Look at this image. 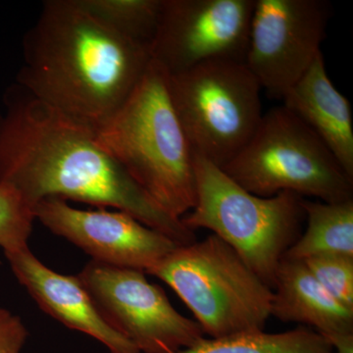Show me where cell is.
I'll use <instances>...</instances> for the list:
<instances>
[{"mask_svg": "<svg viewBox=\"0 0 353 353\" xmlns=\"http://www.w3.org/2000/svg\"><path fill=\"white\" fill-rule=\"evenodd\" d=\"M34 217L57 236L92 256V261L148 273L179 246L166 234L123 211L82 210L66 201L46 199Z\"/></svg>", "mask_w": 353, "mask_h": 353, "instance_id": "obj_11", "label": "cell"}, {"mask_svg": "<svg viewBox=\"0 0 353 353\" xmlns=\"http://www.w3.org/2000/svg\"><path fill=\"white\" fill-rule=\"evenodd\" d=\"M326 0H255L245 63L282 101L321 52L331 17Z\"/></svg>", "mask_w": 353, "mask_h": 353, "instance_id": "obj_9", "label": "cell"}, {"mask_svg": "<svg viewBox=\"0 0 353 353\" xmlns=\"http://www.w3.org/2000/svg\"><path fill=\"white\" fill-rule=\"evenodd\" d=\"M271 316L315 330L327 341L353 334V310L336 301L301 260L284 257L273 289Z\"/></svg>", "mask_w": 353, "mask_h": 353, "instance_id": "obj_14", "label": "cell"}, {"mask_svg": "<svg viewBox=\"0 0 353 353\" xmlns=\"http://www.w3.org/2000/svg\"><path fill=\"white\" fill-rule=\"evenodd\" d=\"M83 9L125 38L150 48L164 0H78Z\"/></svg>", "mask_w": 353, "mask_h": 353, "instance_id": "obj_17", "label": "cell"}, {"mask_svg": "<svg viewBox=\"0 0 353 353\" xmlns=\"http://www.w3.org/2000/svg\"><path fill=\"white\" fill-rule=\"evenodd\" d=\"M34 217V206L6 183H0V248L4 252L28 248Z\"/></svg>", "mask_w": 353, "mask_h": 353, "instance_id": "obj_18", "label": "cell"}, {"mask_svg": "<svg viewBox=\"0 0 353 353\" xmlns=\"http://www.w3.org/2000/svg\"><path fill=\"white\" fill-rule=\"evenodd\" d=\"M282 101L284 108L317 134L353 180L352 108L330 80L322 52Z\"/></svg>", "mask_w": 353, "mask_h": 353, "instance_id": "obj_13", "label": "cell"}, {"mask_svg": "<svg viewBox=\"0 0 353 353\" xmlns=\"http://www.w3.org/2000/svg\"><path fill=\"white\" fill-rule=\"evenodd\" d=\"M101 148L176 219L196 203L194 153L172 103L168 74L150 61L137 87L95 130Z\"/></svg>", "mask_w": 353, "mask_h": 353, "instance_id": "obj_3", "label": "cell"}, {"mask_svg": "<svg viewBox=\"0 0 353 353\" xmlns=\"http://www.w3.org/2000/svg\"><path fill=\"white\" fill-rule=\"evenodd\" d=\"M255 0H164L150 57L169 76L213 60L245 61Z\"/></svg>", "mask_w": 353, "mask_h": 353, "instance_id": "obj_10", "label": "cell"}, {"mask_svg": "<svg viewBox=\"0 0 353 353\" xmlns=\"http://www.w3.org/2000/svg\"><path fill=\"white\" fill-rule=\"evenodd\" d=\"M303 261L330 294L353 310V257L326 254Z\"/></svg>", "mask_w": 353, "mask_h": 353, "instance_id": "obj_19", "label": "cell"}, {"mask_svg": "<svg viewBox=\"0 0 353 353\" xmlns=\"http://www.w3.org/2000/svg\"><path fill=\"white\" fill-rule=\"evenodd\" d=\"M221 169L255 196L290 192L329 203L353 199L352 179L317 134L283 105L263 114L252 139Z\"/></svg>", "mask_w": 353, "mask_h": 353, "instance_id": "obj_6", "label": "cell"}, {"mask_svg": "<svg viewBox=\"0 0 353 353\" xmlns=\"http://www.w3.org/2000/svg\"><path fill=\"white\" fill-rule=\"evenodd\" d=\"M77 277L104 321L141 353H176L204 339L201 326L179 313L145 272L92 260Z\"/></svg>", "mask_w": 353, "mask_h": 353, "instance_id": "obj_8", "label": "cell"}, {"mask_svg": "<svg viewBox=\"0 0 353 353\" xmlns=\"http://www.w3.org/2000/svg\"><path fill=\"white\" fill-rule=\"evenodd\" d=\"M176 353H336L321 334L301 326L283 333L264 331L220 339H202Z\"/></svg>", "mask_w": 353, "mask_h": 353, "instance_id": "obj_16", "label": "cell"}, {"mask_svg": "<svg viewBox=\"0 0 353 353\" xmlns=\"http://www.w3.org/2000/svg\"><path fill=\"white\" fill-rule=\"evenodd\" d=\"M4 254L18 282L46 314L99 341L110 353H141L104 321L77 276L51 270L34 256L29 246Z\"/></svg>", "mask_w": 353, "mask_h": 353, "instance_id": "obj_12", "label": "cell"}, {"mask_svg": "<svg viewBox=\"0 0 353 353\" xmlns=\"http://www.w3.org/2000/svg\"><path fill=\"white\" fill-rule=\"evenodd\" d=\"M194 169L196 203L183 224L194 233L206 229L219 236L273 290L279 265L301 234L303 197L290 192L255 196L197 155Z\"/></svg>", "mask_w": 353, "mask_h": 353, "instance_id": "obj_4", "label": "cell"}, {"mask_svg": "<svg viewBox=\"0 0 353 353\" xmlns=\"http://www.w3.org/2000/svg\"><path fill=\"white\" fill-rule=\"evenodd\" d=\"M169 94L194 155L223 168L262 119L260 87L245 62L213 60L168 75Z\"/></svg>", "mask_w": 353, "mask_h": 353, "instance_id": "obj_7", "label": "cell"}, {"mask_svg": "<svg viewBox=\"0 0 353 353\" xmlns=\"http://www.w3.org/2000/svg\"><path fill=\"white\" fill-rule=\"evenodd\" d=\"M0 116V183L36 205L46 199L128 213L185 245L196 234L155 203L97 141L94 130L67 117L22 87Z\"/></svg>", "mask_w": 353, "mask_h": 353, "instance_id": "obj_1", "label": "cell"}, {"mask_svg": "<svg viewBox=\"0 0 353 353\" xmlns=\"http://www.w3.org/2000/svg\"><path fill=\"white\" fill-rule=\"evenodd\" d=\"M146 274L166 283L211 339L264 331L273 290L216 234L176 246Z\"/></svg>", "mask_w": 353, "mask_h": 353, "instance_id": "obj_5", "label": "cell"}, {"mask_svg": "<svg viewBox=\"0 0 353 353\" xmlns=\"http://www.w3.org/2000/svg\"><path fill=\"white\" fill-rule=\"evenodd\" d=\"M29 332L18 316L0 308V353H21Z\"/></svg>", "mask_w": 353, "mask_h": 353, "instance_id": "obj_20", "label": "cell"}, {"mask_svg": "<svg viewBox=\"0 0 353 353\" xmlns=\"http://www.w3.org/2000/svg\"><path fill=\"white\" fill-rule=\"evenodd\" d=\"M301 204L307 226L284 257L301 261L326 254L353 257V199L329 203L303 197Z\"/></svg>", "mask_w": 353, "mask_h": 353, "instance_id": "obj_15", "label": "cell"}, {"mask_svg": "<svg viewBox=\"0 0 353 353\" xmlns=\"http://www.w3.org/2000/svg\"><path fill=\"white\" fill-rule=\"evenodd\" d=\"M24 60L20 87L95 131L127 101L152 57L78 0H48L25 36Z\"/></svg>", "mask_w": 353, "mask_h": 353, "instance_id": "obj_2", "label": "cell"}]
</instances>
